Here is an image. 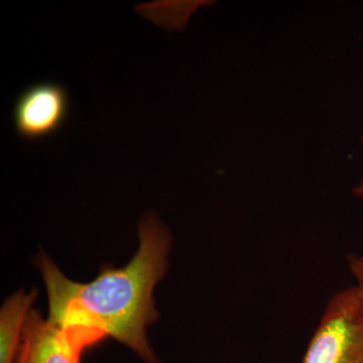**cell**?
<instances>
[{
    "mask_svg": "<svg viewBox=\"0 0 363 363\" xmlns=\"http://www.w3.org/2000/svg\"><path fill=\"white\" fill-rule=\"evenodd\" d=\"M104 337L92 329L45 319L39 310L33 309L26 321L16 363H81L83 350Z\"/></svg>",
    "mask_w": 363,
    "mask_h": 363,
    "instance_id": "3957f363",
    "label": "cell"
},
{
    "mask_svg": "<svg viewBox=\"0 0 363 363\" xmlns=\"http://www.w3.org/2000/svg\"><path fill=\"white\" fill-rule=\"evenodd\" d=\"M39 291L20 290L4 301L0 309V363H16L20 353L23 331Z\"/></svg>",
    "mask_w": 363,
    "mask_h": 363,
    "instance_id": "5b68a950",
    "label": "cell"
},
{
    "mask_svg": "<svg viewBox=\"0 0 363 363\" xmlns=\"http://www.w3.org/2000/svg\"><path fill=\"white\" fill-rule=\"evenodd\" d=\"M363 143V138H362ZM353 194H354L355 197L359 198V199L363 200V180L359 182L357 186H355L354 189H353Z\"/></svg>",
    "mask_w": 363,
    "mask_h": 363,
    "instance_id": "52a82bcc",
    "label": "cell"
},
{
    "mask_svg": "<svg viewBox=\"0 0 363 363\" xmlns=\"http://www.w3.org/2000/svg\"><path fill=\"white\" fill-rule=\"evenodd\" d=\"M350 274L355 279L354 289L363 307V252L352 253L346 259Z\"/></svg>",
    "mask_w": 363,
    "mask_h": 363,
    "instance_id": "8992f818",
    "label": "cell"
},
{
    "mask_svg": "<svg viewBox=\"0 0 363 363\" xmlns=\"http://www.w3.org/2000/svg\"><path fill=\"white\" fill-rule=\"evenodd\" d=\"M138 252L126 266L102 269L89 283L67 278L43 250L37 264L49 298V319L100 332L128 346L145 363H162L147 337L159 319L155 288L166 277L173 236L156 213L143 215Z\"/></svg>",
    "mask_w": 363,
    "mask_h": 363,
    "instance_id": "6da1fadb",
    "label": "cell"
},
{
    "mask_svg": "<svg viewBox=\"0 0 363 363\" xmlns=\"http://www.w3.org/2000/svg\"><path fill=\"white\" fill-rule=\"evenodd\" d=\"M70 111V95L65 86L35 83L26 87L16 100L14 128L21 140H47L65 125Z\"/></svg>",
    "mask_w": 363,
    "mask_h": 363,
    "instance_id": "277c9868",
    "label": "cell"
},
{
    "mask_svg": "<svg viewBox=\"0 0 363 363\" xmlns=\"http://www.w3.org/2000/svg\"><path fill=\"white\" fill-rule=\"evenodd\" d=\"M303 363H363V307L354 286L329 298Z\"/></svg>",
    "mask_w": 363,
    "mask_h": 363,
    "instance_id": "7a4b0ae2",
    "label": "cell"
}]
</instances>
